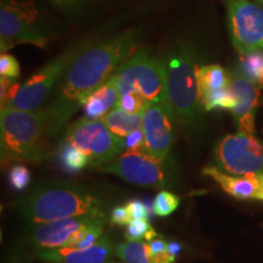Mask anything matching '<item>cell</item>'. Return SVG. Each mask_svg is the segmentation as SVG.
Here are the masks:
<instances>
[{"label":"cell","instance_id":"obj_1","mask_svg":"<svg viewBox=\"0 0 263 263\" xmlns=\"http://www.w3.org/2000/svg\"><path fill=\"white\" fill-rule=\"evenodd\" d=\"M138 31L89 42L71 62L57 87V93L45 108L49 136L55 137L89 95L110 80L120 66L136 50Z\"/></svg>","mask_w":263,"mask_h":263},{"label":"cell","instance_id":"obj_2","mask_svg":"<svg viewBox=\"0 0 263 263\" xmlns=\"http://www.w3.org/2000/svg\"><path fill=\"white\" fill-rule=\"evenodd\" d=\"M20 211L29 226L78 216L106 217L104 201L85 186L50 180L38 184L20 201Z\"/></svg>","mask_w":263,"mask_h":263},{"label":"cell","instance_id":"obj_3","mask_svg":"<svg viewBox=\"0 0 263 263\" xmlns=\"http://www.w3.org/2000/svg\"><path fill=\"white\" fill-rule=\"evenodd\" d=\"M48 114L3 107L0 111V153L3 164L39 162L48 156Z\"/></svg>","mask_w":263,"mask_h":263},{"label":"cell","instance_id":"obj_4","mask_svg":"<svg viewBox=\"0 0 263 263\" xmlns=\"http://www.w3.org/2000/svg\"><path fill=\"white\" fill-rule=\"evenodd\" d=\"M166 90L176 121L184 127L195 128L201 122L202 103L197 82L196 54L189 45L180 44L164 60Z\"/></svg>","mask_w":263,"mask_h":263},{"label":"cell","instance_id":"obj_5","mask_svg":"<svg viewBox=\"0 0 263 263\" xmlns=\"http://www.w3.org/2000/svg\"><path fill=\"white\" fill-rule=\"evenodd\" d=\"M54 32L32 0H2L0 47L2 54L17 44L45 48Z\"/></svg>","mask_w":263,"mask_h":263},{"label":"cell","instance_id":"obj_6","mask_svg":"<svg viewBox=\"0 0 263 263\" xmlns=\"http://www.w3.org/2000/svg\"><path fill=\"white\" fill-rule=\"evenodd\" d=\"M166 77L164 61L146 50L130 55L114 74L118 97L138 93L150 104L167 101Z\"/></svg>","mask_w":263,"mask_h":263},{"label":"cell","instance_id":"obj_7","mask_svg":"<svg viewBox=\"0 0 263 263\" xmlns=\"http://www.w3.org/2000/svg\"><path fill=\"white\" fill-rule=\"evenodd\" d=\"M88 41L74 44L68 50L62 52L55 59L35 72L29 80L21 85L17 94L11 100L8 101L3 107L17 108V110L33 111L39 110L44 101L50 97V94L57 89L60 83L65 71L74 60L83 48L87 45Z\"/></svg>","mask_w":263,"mask_h":263},{"label":"cell","instance_id":"obj_8","mask_svg":"<svg viewBox=\"0 0 263 263\" xmlns=\"http://www.w3.org/2000/svg\"><path fill=\"white\" fill-rule=\"evenodd\" d=\"M215 162L223 172L235 176L263 174V140L254 134H228L217 144Z\"/></svg>","mask_w":263,"mask_h":263},{"label":"cell","instance_id":"obj_9","mask_svg":"<svg viewBox=\"0 0 263 263\" xmlns=\"http://www.w3.org/2000/svg\"><path fill=\"white\" fill-rule=\"evenodd\" d=\"M65 140L84 151L91 160V166L99 167L120 155L123 139L115 136L103 120L81 118L66 132Z\"/></svg>","mask_w":263,"mask_h":263},{"label":"cell","instance_id":"obj_10","mask_svg":"<svg viewBox=\"0 0 263 263\" xmlns=\"http://www.w3.org/2000/svg\"><path fill=\"white\" fill-rule=\"evenodd\" d=\"M127 182L141 186H170L171 176L164 160L151 156L145 150L124 151L108 162L99 166Z\"/></svg>","mask_w":263,"mask_h":263},{"label":"cell","instance_id":"obj_11","mask_svg":"<svg viewBox=\"0 0 263 263\" xmlns=\"http://www.w3.org/2000/svg\"><path fill=\"white\" fill-rule=\"evenodd\" d=\"M227 8L230 41L239 55L263 50V6L249 0H230Z\"/></svg>","mask_w":263,"mask_h":263},{"label":"cell","instance_id":"obj_12","mask_svg":"<svg viewBox=\"0 0 263 263\" xmlns=\"http://www.w3.org/2000/svg\"><path fill=\"white\" fill-rule=\"evenodd\" d=\"M174 115L170 104L154 103L147 104L143 111V127L145 138L144 150L151 156L164 160L172 149L176 128Z\"/></svg>","mask_w":263,"mask_h":263},{"label":"cell","instance_id":"obj_13","mask_svg":"<svg viewBox=\"0 0 263 263\" xmlns=\"http://www.w3.org/2000/svg\"><path fill=\"white\" fill-rule=\"evenodd\" d=\"M197 82L202 107L205 111L230 110L235 107L236 99L230 89V76L219 65L197 66Z\"/></svg>","mask_w":263,"mask_h":263},{"label":"cell","instance_id":"obj_14","mask_svg":"<svg viewBox=\"0 0 263 263\" xmlns=\"http://www.w3.org/2000/svg\"><path fill=\"white\" fill-rule=\"evenodd\" d=\"M98 218H106V217L78 216L34 226L26 240V244L29 248L34 249L35 252L43 249L65 248L72 236H74L84 227L91 224Z\"/></svg>","mask_w":263,"mask_h":263},{"label":"cell","instance_id":"obj_15","mask_svg":"<svg viewBox=\"0 0 263 263\" xmlns=\"http://www.w3.org/2000/svg\"><path fill=\"white\" fill-rule=\"evenodd\" d=\"M230 89L236 99L232 112L240 132L255 133V116L259 104V89L241 74L230 76Z\"/></svg>","mask_w":263,"mask_h":263},{"label":"cell","instance_id":"obj_16","mask_svg":"<svg viewBox=\"0 0 263 263\" xmlns=\"http://www.w3.org/2000/svg\"><path fill=\"white\" fill-rule=\"evenodd\" d=\"M112 245L107 236H101L98 242L88 249L55 248L35 252L37 257L49 263H110Z\"/></svg>","mask_w":263,"mask_h":263},{"label":"cell","instance_id":"obj_17","mask_svg":"<svg viewBox=\"0 0 263 263\" xmlns=\"http://www.w3.org/2000/svg\"><path fill=\"white\" fill-rule=\"evenodd\" d=\"M203 174L211 177L219 186L238 200L257 199L261 189V176L249 174V176H235L223 172L218 167L207 166L203 168Z\"/></svg>","mask_w":263,"mask_h":263},{"label":"cell","instance_id":"obj_18","mask_svg":"<svg viewBox=\"0 0 263 263\" xmlns=\"http://www.w3.org/2000/svg\"><path fill=\"white\" fill-rule=\"evenodd\" d=\"M118 98L120 97L112 76L85 99L83 104L84 117L89 120H103L112 107L116 106Z\"/></svg>","mask_w":263,"mask_h":263},{"label":"cell","instance_id":"obj_19","mask_svg":"<svg viewBox=\"0 0 263 263\" xmlns=\"http://www.w3.org/2000/svg\"><path fill=\"white\" fill-rule=\"evenodd\" d=\"M103 121L115 136L126 138L132 132L141 129V127H143V112L129 114L122 108L115 107L103 118Z\"/></svg>","mask_w":263,"mask_h":263},{"label":"cell","instance_id":"obj_20","mask_svg":"<svg viewBox=\"0 0 263 263\" xmlns=\"http://www.w3.org/2000/svg\"><path fill=\"white\" fill-rule=\"evenodd\" d=\"M58 160L64 171L68 173H77L89 164L91 166L90 157L80 147L74 146L73 144L65 139L59 147Z\"/></svg>","mask_w":263,"mask_h":263},{"label":"cell","instance_id":"obj_21","mask_svg":"<svg viewBox=\"0 0 263 263\" xmlns=\"http://www.w3.org/2000/svg\"><path fill=\"white\" fill-rule=\"evenodd\" d=\"M239 74L246 80L263 87V50H255L240 55Z\"/></svg>","mask_w":263,"mask_h":263},{"label":"cell","instance_id":"obj_22","mask_svg":"<svg viewBox=\"0 0 263 263\" xmlns=\"http://www.w3.org/2000/svg\"><path fill=\"white\" fill-rule=\"evenodd\" d=\"M116 255L126 263H154L147 244L141 241L120 244L116 249Z\"/></svg>","mask_w":263,"mask_h":263},{"label":"cell","instance_id":"obj_23","mask_svg":"<svg viewBox=\"0 0 263 263\" xmlns=\"http://www.w3.org/2000/svg\"><path fill=\"white\" fill-rule=\"evenodd\" d=\"M179 202V197L176 194L167 192V190H161L154 199V213L160 217L170 216L178 209Z\"/></svg>","mask_w":263,"mask_h":263},{"label":"cell","instance_id":"obj_24","mask_svg":"<svg viewBox=\"0 0 263 263\" xmlns=\"http://www.w3.org/2000/svg\"><path fill=\"white\" fill-rule=\"evenodd\" d=\"M49 2L71 18L84 16L91 4V0H49Z\"/></svg>","mask_w":263,"mask_h":263},{"label":"cell","instance_id":"obj_25","mask_svg":"<svg viewBox=\"0 0 263 263\" xmlns=\"http://www.w3.org/2000/svg\"><path fill=\"white\" fill-rule=\"evenodd\" d=\"M31 172L25 164L15 163L10 167L8 173L9 184L15 192H24L25 189L28 188L31 183Z\"/></svg>","mask_w":263,"mask_h":263},{"label":"cell","instance_id":"obj_26","mask_svg":"<svg viewBox=\"0 0 263 263\" xmlns=\"http://www.w3.org/2000/svg\"><path fill=\"white\" fill-rule=\"evenodd\" d=\"M147 101L138 93H127L118 98L115 107H120L129 114H141L145 108Z\"/></svg>","mask_w":263,"mask_h":263},{"label":"cell","instance_id":"obj_27","mask_svg":"<svg viewBox=\"0 0 263 263\" xmlns=\"http://www.w3.org/2000/svg\"><path fill=\"white\" fill-rule=\"evenodd\" d=\"M20 77V65L12 55L3 52L0 57V80L15 82Z\"/></svg>","mask_w":263,"mask_h":263},{"label":"cell","instance_id":"obj_28","mask_svg":"<svg viewBox=\"0 0 263 263\" xmlns=\"http://www.w3.org/2000/svg\"><path fill=\"white\" fill-rule=\"evenodd\" d=\"M150 228L151 226L147 218L133 219V221L127 226L126 233H124V238H126L128 241H139L140 239L145 238V234Z\"/></svg>","mask_w":263,"mask_h":263},{"label":"cell","instance_id":"obj_29","mask_svg":"<svg viewBox=\"0 0 263 263\" xmlns=\"http://www.w3.org/2000/svg\"><path fill=\"white\" fill-rule=\"evenodd\" d=\"M123 139V149L124 151H134V150H144L145 145V138H144L143 129H137L128 134Z\"/></svg>","mask_w":263,"mask_h":263},{"label":"cell","instance_id":"obj_30","mask_svg":"<svg viewBox=\"0 0 263 263\" xmlns=\"http://www.w3.org/2000/svg\"><path fill=\"white\" fill-rule=\"evenodd\" d=\"M110 219L111 223L116 226H128L133 221L126 205L115 207L112 211H111Z\"/></svg>","mask_w":263,"mask_h":263},{"label":"cell","instance_id":"obj_31","mask_svg":"<svg viewBox=\"0 0 263 263\" xmlns=\"http://www.w3.org/2000/svg\"><path fill=\"white\" fill-rule=\"evenodd\" d=\"M128 211L130 213L132 219L137 218H149V211L146 206L140 200H130L126 203Z\"/></svg>","mask_w":263,"mask_h":263},{"label":"cell","instance_id":"obj_32","mask_svg":"<svg viewBox=\"0 0 263 263\" xmlns=\"http://www.w3.org/2000/svg\"><path fill=\"white\" fill-rule=\"evenodd\" d=\"M183 246L178 241H168V254L176 259L180 252H182Z\"/></svg>","mask_w":263,"mask_h":263},{"label":"cell","instance_id":"obj_33","mask_svg":"<svg viewBox=\"0 0 263 263\" xmlns=\"http://www.w3.org/2000/svg\"><path fill=\"white\" fill-rule=\"evenodd\" d=\"M257 199L262 200V201H263V174H261V189H259Z\"/></svg>","mask_w":263,"mask_h":263},{"label":"cell","instance_id":"obj_34","mask_svg":"<svg viewBox=\"0 0 263 263\" xmlns=\"http://www.w3.org/2000/svg\"><path fill=\"white\" fill-rule=\"evenodd\" d=\"M256 2H258V3H259V4H261V5L263 6V0H256Z\"/></svg>","mask_w":263,"mask_h":263},{"label":"cell","instance_id":"obj_35","mask_svg":"<svg viewBox=\"0 0 263 263\" xmlns=\"http://www.w3.org/2000/svg\"><path fill=\"white\" fill-rule=\"evenodd\" d=\"M112 263H122V262H112Z\"/></svg>","mask_w":263,"mask_h":263},{"label":"cell","instance_id":"obj_36","mask_svg":"<svg viewBox=\"0 0 263 263\" xmlns=\"http://www.w3.org/2000/svg\"><path fill=\"white\" fill-rule=\"evenodd\" d=\"M229 2H230V0H229Z\"/></svg>","mask_w":263,"mask_h":263}]
</instances>
